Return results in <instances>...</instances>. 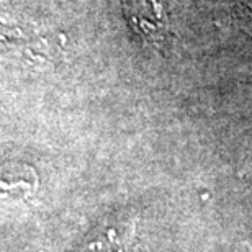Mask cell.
Listing matches in <instances>:
<instances>
[{
    "label": "cell",
    "mask_w": 252,
    "mask_h": 252,
    "mask_svg": "<svg viewBox=\"0 0 252 252\" xmlns=\"http://www.w3.org/2000/svg\"><path fill=\"white\" fill-rule=\"evenodd\" d=\"M123 12L129 28L144 44L167 54L174 32L164 0H123Z\"/></svg>",
    "instance_id": "1"
},
{
    "label": "cell",
    "mask_w": 252,
    "mask_h": 252,
    "mask_svg": "<svg viewBox=\"0 0 252 252\" xmlns=\"http://www.w3.org/2000/svg\"><path fill=\"white\" fill-rule=\"evenodd\" d=\"M244 30L252 36V22H251V23H246V25H244Z\"/></svg>",
    "instance_id": "2"
}]
</instances>
